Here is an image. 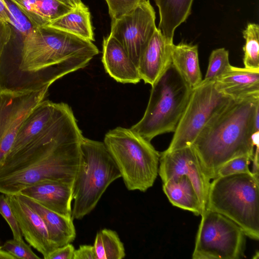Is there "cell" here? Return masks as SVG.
Here are the masks:
<instances>
[{
  "instance_id": "obj_1",
  "label": "cell",
  "mask_w": 259,
  "mask_h": 259,
  "mask_svg": "<svg viewBox=\"0 0 259 259\" xmlns=\"http://www.w3.org/2000/svg\"><path fill=\"white\" fill-rule=\"evenodd\" d=\"M259 131V97L231 101L206 124L192 147L205 176L241 156L253 158V133Z\"/></svg>"
},
{
  "instance_id": "obj_2",
  "label": "cell",
  "mask_w": 259,
  "mask_h": 259,
  "mask_svg": "<svg viewBox=\"0 0 259 259\" xmlns=\"http://www.w3.org/2000/svg\"><path fill=\"white\" fill-rule=\"evenodd\" d=\"M77 126L0 166V193H19L40 181L73 183L80 162L83 138Z\"/></svg>"
},
{
  "instance_id": "obj_3",
  "label": "cell",
  "mask_w": 259,
  "mask_h": 259,
  "mask_svg": "<svg viewBox=\"0 0 259 259\" xmlns=\"http://www.w3.org/2000/svg\"><path fill=\"white\" fill-rule=\"evenodd\" d=\"M19 69L54 82L76 70L73 58H93L99 50L92 41L48 26L36 27L22 40Z\"/></svg>"
},
{
  "instance_id": "obj_4",
  "label": "cell",
  "mask_w": 259,
  "mask_h": 259,
  "mask_svg": "<svg viewBox=\"0 0 259 259\" xmlns=\"http://www.w3.org/2000/svg\"><path fill=\"white\" fill-rule=\"evenodd\" d=\"M205 209L219 213L237 224L246 236L259 239V181L253 173L212 179Z\"/></svg>"
},
{
  "instance_id": "obj_5",
  "label": "cell",
  "mask_w": 259,
  "mask_h": 259,
  "mask_svg": "<svg viewBox=\"0 0 259 259\" xmlns=\"http://www.w3.org/2000/svg\"><path fill=\"white\" fill-rule=\"evenodd\" d=\"M151 87L143 117L131 127L150 142L175 132L192 90L171 63Z\"/></svg>"
},
{
  "instance_id": "obj_6",
  "label": "cell",
  "mask_w": 259,
  "mask_h": 259,
  "mask_svg": "<svg viewBox=\"0 0 259 259\" xmlns=\"http://www.w3.org/2000/svg\"><path fill=\"white\" fill-rule=\"evenodd\" d=\"M80 151V162L72 187L73 220H81L90 213L109 186L121 178L103 142L83 137Z\"/></svg>"
},
{
  "instance_id": "obj_7",
  "label": "cell",
  "mask_w": 259,
  "mask_h": 259,
  "mask_svg": "<svg viewBox=\"0 0 259 259\" xmlns=\"http://www.w3.org/2000/svg\"><path fill=\"white\" fill-rule=\"evenodd\" d=\"M103 143L128 190L145 192L158 175L160 153L150 141L131 128L117 127L105 135Z\"/></svg>"
},
{
  "instance_id": "obj_8",
  "label": "cell",
  "mask_w": 259,
  "mask_h": 259,
  "mask_svg": "<svg viewBox=\"0 0 259 259\" xmlns=\"http://www.w3.org/2000/svg\"><path fill=\"white\" fill-rule=\"evenodd\" d=\"M193 259H238L244 257L245 234L235 222L208 209L201 214Z\"/></svg>"
},
{
  "instance_id": "obj_9",
  "label": "cell",
  "mask_w": 259,
  "mask_h": 259,
  "mask_svg": "<svg viewBox=\"0 0 259 259\" xmlns=\"http://www.w3.org/2000/svg\"><path fill=\"white\" fill-rule=\"evenodd\" d=\"M231 100L215 89L214 81L202 80L192 89L171 141L165 150L170 151L191 146L208 121Z\"/></svg>"
},
{
  "instance_id": "obj_10",
  "label": "cell",
  "mask_w": 259,
  "mask_h": 259,
  "mask_svg": "<svg viewBox=\"0 0 259 259\" xmlns=\"http://www.w3.org/2000/svg\"><path fill=\"white\" fill-rule=\"evenodd\" d=\"M51 85L0 87V166L6 160L22 123L44 100Z\"/></svg>"
},
{
  "instance_id": "obj_11",
  "label": "cell",
  "mask_w": 259,
  "mask_h": 259,
  "mask_svg": "<svg viewBox=\"0 0 259 259\" xmlns=\"http://www.w3.org/2000/svg\"><path fill=\"white\" fill-rule=\"evenodd\" d=\"M155 12L149 0L117 19L111 20L110 35L122 46L138 67L140 58L155 30Z\"/></svg>"
},
{
  "instance_id": "obj_12",
  "label": "cell",
  "mask_w": 259,
  "mask_h": 259,
  "mask_svg": "<svg viewBox=\"0 0 259 259\" xmlns=\"http://www.w3.org/2000/svg\"><path fill=\"white\" fill-rule=\"evenodd\" d=\"M158 175L163 183L172 178L187 176L195 188L202 213L205 210L210 180L204 174L192 146L160 153Z\"/></svg>"
},
{
  "instance_id": "obj_13",
  "label": "cell",
  "mask_w": 259,
  "mask_h": 259,
  "mask_svg": "<svg viewBox=\"0 0 259 259\" xmlns=\"http://www.w3.org/2000/svg\"><path fill=\"white\" fill-rule=\"evenodd\" d=\"M71 111L68 105L64 103L41 101L22 123L5 161L54 128Z\"/></svg>"
},
{
  "instance_id": "obj_14",
  "label": "cell",
  "mask_w": 259,
  "mask_h": 259,
  "mask_svg": "<svg viewBox=\"0 0 259 259\" xmlns=\"http://www.w3.org/2000/svg\"><path fill=\"white\" fill-rule=\"evenodd\" d=\"M17 221L22 236L45 259L56 249L50 240L46 226L40 215L22 201L18 194L5 195Z\"/></svg>"
},
{
  "instance_id": "obj_15",
  "label": "cell",
  "mask_w": 259,
  "mask_h": 259,
  "mask_svg": "<svg viewBox=\"0 0 259 259\" xmlns=\"http://www.w3.org/2000/svg\"><path fill=\"white\" fill-rule=\"evenodd\" d=\"M72 187L73 183L46 180L27 187L19 194L35 200L51 210L72 218Z\"/></svg>"
},
{
  "instance_id": "obj_16",
  "label": "cell",
  "mask_w": 259,
  "mask_h": 259,
  "mask_svg": "<svg viewBox=\"0 0 259 259\" xmlns=\"http://www.w3.org/2000/svg\"><path fill=\"white\" fill-rule=\"evenodd\" d=\"M173 42H170L157 28L139 61L138 69L145 83L152 85L171 63V51Z\"/></svg>"
},
{
  "instance_id": "obj_17",
  "label": "cell",
  "mask_w": 259,
  "mask_h": 259,
  "mask_svg": "<svg viewBox=\"0 0 259 259\" xmlns=\"http://www.w3.org/2000/svg\"><path fill=\"white\" fill-rule=\"evenodd\" d=\"M214 84L219 92L234 100L259 97V70L230 65Z\"/></svg>"
},
{
  "instance_id": "obj_18",
  "label": "cell",
  "mask_w": 259,
  "mask_h": 259,
  "mask_svg": "<svg viewBox=\"0 0 259 259\" xmlns=\"http://www.w3.org/2000/svg\"><path fill=\"white\" fill-rule=\"evenodd\" d=\"M102 61L106 72L117 82L138 83V69L120 44L111 35L103 39Z\"/></svg>"
},
{
  "instance_id": "obj_19",
  "label": "cell",
  "mask_w": 259,
  "mask_h": 259,
  "mask_svg": "<svg viewBox=\"0 0 259 259\" xmlns=\"http://www.w3.org/2000/svg\"><path fill=\"white\" fill-rule=\"evenodd\" d=\"M19 198L33 209L41 218L51 241L56 248L72 243L76 237L73 219L45 207L35 200L18 194Z\"/></svg>"
},
{
  "instance_id": "obj_20",
  "label": "cell",
  "mask_w": 259,
  "mask_h": 259,
  "mask_svg": "<svg viewBox=\"0 0 259 259\" xmlns=\"http://www.w3.org/2000/svg\"><path fill=\"white\" fill-rule=\"evenodd\" d=\"M12 1L35 27L48 25L74 8L59 0Z\"/></svg>"
},
{
  "instance_id": "obj_21",
  "label": "cell",
  "mask_w": 259,
  "mask_h": 259,
  "mask_svg": "<svg viewBox=\"0 0 259 259\" xmlns=\"http://www.w3.org/2000/svg\"><path fill=\"white\" fill-rule=\"evenodd\" d=\"M171 64L192 89L202 81L198 47L181 42L173 45L171 51Z\"/></svg>"
},
{
  "instance_id": "obj_22",
  "label": "cell",
  "mask_w": 259,
  "mask_h": 259,
  "mask_svg": "<svg viewBox=\"0 0 259 259\" xmlns=\"http://www.w3.org/2000/svg\"><path fill=\"white\" fill-rule=\"evenodd\" d=\"M163 190L169 202L181 209L200 215L202 208L195 188L186 176L172 178L163 183Z\"/></svg>"
},
{
  "instance_id": "obj_23",
  "label": "cell",
  "mask_w": 259,
  "mask_h": 259,
  "mask_svg": "<svg viewBox=\"0 0 259 259\" xmlns=\"http://www.w3.org/2000/svg\"><path fill=\"white\" fill-rule=\"evenodd\" d=\"M159 9L158 29L170 42H173L176 29L191 13L193 0H154Z\"/></svg>"
},
{
  "instance_id": "obj_24",
  "label": "cell",
  "mask_w": 259,
  "mask_h": 259,
  "mask_svg": "<svg viewBox=\"0 0 259 259\" xmlns=\"http://www.w3.org/2000/svg\"><path fill=\"white\" fill-rule=\"evenodd\" d=\"M47 26L91 41L95 40L90 12L83 3Z\"/></svg>"
},
{
  "instance_id": "obj_25",
  "label": "cell",
  "mask_w": 259,
  "mask_h": 259,
  "mask_svg": "<svg viewBox=\"0 0 259 259\" xmlns=\"http://www.w3.org/2000/svg\"><path fill=\"white\" fill-rule=\"evenodd\" d=\"M94 246L97 259H122L125 256L123 244L118 234L109 229L97 232Z\"/></svg>"
},
{
  "instance_id": "obj_26",
  "label": "cell",
  "mask_w": 259,
  "mask_h": 259,
  "mask_svg": "<svg viewBox=\"0 0 259 259\" xmlns=\"http://www.w3.org/2000/svg\"><path fill=\"white\" fill-rule=\"evenodd\" d=\"M245 43L243 47L244 67L259 70V26L249 23L243 31Z\"/></svg>"
},
{
  "instance_id": "obj_27",
  "label": "cell",
  "mask_w": 259,
  "mask_h": 259,
  "mask_svg": "<svg viewBox=\"0 0 259 259\" xmlns=\"http://www.w3.org/2000/svg\"><path fill=\"white\" fill-rule=\"evenodd\" d=\"M231 64L229 60V52L225 48H219L212 51L203 81H214L222 75Z\"/></svg>"
},
{
  "instance_id": "obj_28",
  "label": "cell",
  "mask_w": 259,
  "mask_h": 259,
  "mask_svg": "<svg viewBox=\"0 0 259 259\" xmlns=\"http://www.w3.org/2000/svg\"><path fill=\"white\" fill-rule=\"evenodd\" d=\"M10 14V25L22 40L35 28L20 8L12 1L5 0Z\"/></svg>"
},
{
  "instance_id": "obj_29",
  "label": "cell",
  "mask_w": 259,
  "mask_h": 259,
  "mask_svg": "<svg viewBox=\"0 0 259 259\" xmlns=\"http://www.w3.org/2000/svg\"><path fill=\"white\" fill-rule=\"evenodd\" d=\"M252 160V157L246 155L233 158L218 169L214 178L236 174L252 173L249 168V164Z\"/></svg>"
},
{
  "instance_id": "obj_30",
  "label": "cell",
  "mask_w": 259,
  "mask_h": 259,
  "mask_svg": "<svg viewBox=\"0 0 259 259\" xmlns=\"http://www.w3.org/2000/svg\"><path fill=\"white\" fill-rule=\"evenodd\" d=\"M13 255L15 258L39 259L32 250L30 245L24 242V240H18L15 239L7 240L1 246Z\"/></svg>"
},
{
  "instance_id": "obj_31",
  "label": "cell",
  "mask_w": 259,
  "mask_h": 259,
  "mask_svg": "<svg viewBox=\"0 0 259 259\" xmlns=\"http://www.w3.org/2000/svg\"><path fill=\"white\" fill-rule=\"evenodd\" d=\"M0 194V214L9 225L13 234V239L22 240H23L22 234L7 198L5 194Z\"/></svg>"
},
{
  "instance_id": "obj_32",
  "label": "cell",
  "mask_w": 259,
  "mask_h": 259,
  "mask_svg": "<svg viewBox=\"0 0 259 259\" xmlns=\"http://www.w3.org/2000/svg\"><path fill=\"white\" fill-rule=\"evenodd\" d=\"M109 15L112 19H117L132 11L146 0H105Z\"/></svg>"
},
{
  "instance_id": "obj_33",
  "label": "cell",
  "mask_w": 259,
  "mask_h": 259,
  "mask_svg": "<svg viewBox=\"0 0 259 259\" xmlns=\"http://www.w3.org/2000/svg\"><path fill=\"white\" fill-rule=\"evenodd\" d=\"M12 36V26L9 23L0 20V63L5 48Z\"/></svg>"
},
{
  "instance_id": "obj_34",
  "label": "cell",
  "mask_w": 259,
  "mask_h": 259,
  "mask_svg": "<svg viewBox=\"0 0 259 259\" xmlns=\"http://www.w3.org/2000/svg\"><path fill=\"white\" fill-rule=\"evenodd\" d=\"M75 250L71 243H68L55 249L48 256L47 259H73Z\"/></svg>"
},
{
  "instance_id": "obj_35",
  "label": "cell",
  "mask_w": 259,
  "mask_h": 259,
  "mask_svg": "<svg viewBox=\"0 0 259 259\" xmlns=\"http://www.w3.org/2000/svg\"><path fill=\"white\" fill-rule=\"evenodd\" d=\"M73 259H97L94 245H81L75 249Z\"/></svg>"
},
{
  "instance_id": "obj_36",
  "label": "cell",
  "mask_w": 259,
  "mask_h": 259,
  "mask_svg": "<svg viewBox=\"0 0 259 259\" xmlns=\"http://www.w3.org/2000/svg\"><path fill=\"white\" fill-rule=\"evenodd\" d=\"M0 20L10 24V14L5 0H0Z\"/></svg>"
},
{
  "instance_id": "obj_37",
  "label": "cell",
  "mask_w": 259,
  "mask_h": 259,
  "mask_svg": "<svg viewBox=\"0 0 259 259\" xmlns=\"http://www.w3.org/2000/svg\"><path fill=\"white\" fill-rule=\"evenodd\" d=\"M0 259H16L10 252L4 249L0 246Z\"/></svg>"
},
{
  "instance_id": "obj_38",
  "label": "cell",
  "mask_w": 259,
  "mask_h": 259,
  "mask_svg": "<svg viewBox=\"0 0 259 259\" xmlns=\"http://www.w3.org/2000/svg\"><path fill=\"white\" fill-rule=\"evenodd\" d=\"M59 1H60L68 5L72 6L73 7H75L74 3L73 2V1L72 0H59Z\"/></svg>"
},
{
  "instance_id": "obj_39",
  "label": "cell",
  "mask_w": 259,
  "mask_h": 259,
  "mask_svg": "<svg viewBox=\"0 0 259 259\" xmlns=\"http://www.w3.org/2000/svg\"><path fill=\"white\" fill-rule=\"evenodd\" d=\"M73 2L74 3L75 6H77V5L82 3L81 2V0H72Z\"/></svg>"
}]
</instances>
